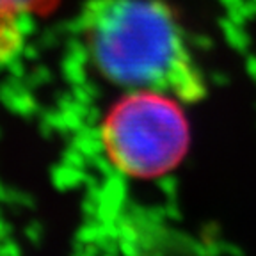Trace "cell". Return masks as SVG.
<instances>
[{
  "instance_id": "obj_2",
  "label": "cell",
  "mask_w": 256,
  "mask_h": 256,
  "mask_svg": "<svg viewBox=\"0 0 256 256\" xmlns=\"http://www.w3.org/2000/svg\"><path fill=\"white\" fill-rule=\"evenodd\" d=\"M100 139L108 162L134 180L172 172L192 140L184 102L153 89H132L112 104L102 120Z\"/></svg>"
},
{
  "instance_id": "obj_3",
  "label": "cell",
  "mask_w": 256,
  "mask_h": 256,
  "mask_svg": "<svg viewBox=\"0 0 256 256\" xmlns=\"http://www.w3.org/2000/svg\"><path fill=\"white\" fill-rule=\"evenodd\" d=\"M56 2L57 0H0V68L20 56L27 43L32 20L52 9Z\"/></svg>"
},
{
  "instance_id": "obj_1",
  "label": "cell",
  "mask_w": 256,
  "mask_h": 256,
  "mask_svg": "<svg viewBox=\"0 0 256 256\" xmlns=\"http://www.w3.org/2000/svg\"><path fill=\"white\" fill-rule=\"evenodd\" d=\"M78 28L92 66L110 84L162 91L184 104L206 94L203 70L164 0H88Z\"/></svg>"
}]
</instances>
